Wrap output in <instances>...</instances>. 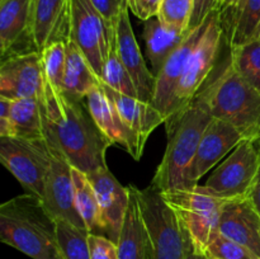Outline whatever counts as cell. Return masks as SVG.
I'll return each instance as SVG.
<instances>
[{"instance_id":"obj_9","label":"cell","mask_w":260,"mask_h":259,"mask_svg":"<svg viewBox=\"0 0 260 259\" xmlns=\"http://www.w3.org/2000/svg\"><path fill=\"white\" fill-rule=\"evenodd\" d=\"M0 161L14 175L25 192L42 200L50 165L45 137L41 140L0 137Z\"/></svg>"},{"instance_id":"obj_20","label":"cell","mask_w":260,"mask_h":259,"mask_svg":"<svg viewBox=\"0 0 260 259\" xmlns=\"http://www.w3.org/2000/svg\"><path fill=\"white\" fill-rule=\"evenodd\" d=\"M129 190V203L117 241L119 259H154L151 239L145 223L139 198V188L127 185Z\"/></svg>"},{"instance_id":"obj_4","label":"cell","mask_w":260,"mask_h":259,"mask_svg":"<svg viewBox=\"0 0 260 259\" xmlns=\"http://www.w3.org/2000/svg\"><path fill=\"white\" fill-rule=\"evenodd\" d=\"M197 95L213 118L234 124L246 139L260 140V93L236 73L230 60Z\"/></svg>"},{"instance_id":"obj_15","label":"cell","mask_w":260,"mask_h":259,"mask_svg":"<svg viewBox=\"0 0 260 259\" xmlns=\"http://www.w3.org/2000/svg\"><path fill=\"white\" fill-rule=\"evenodd\" d=\"M116 46L124 68L127 69L135 86H136L139 99L152 103L156 75L147 69L145 58L142 57L140 46L135 37L134 30H132L128 5L122 9L118 20H117Z\"/></svg>"},{"instance_id":"obj_17","label":"cell","mask_w":260,"mask_h":259,"mask_svg":"<svg viewBox=\"0 0 260 259\" xmlns=\"http://www.w3.org/2000/svg\"><path fill=\"white\" fill-rule=\"evenodd\" d=\"M71 0H33L30 40L42 51L53 42L70 40Z\"/></svg>"},{"instance_id":"obj_16","label":"cell","mask_w":260,"mask_h":259,"mask_svg":"<svg viewBox=\"0 0 260 259\" xmlns=\"http://www.w3.org/2000/svg\"><path fill=\"white\" fill-rule=\"evenodd\" d=\"M85 104L96 126L112 144L123 146L135 160L141 159L146 142L122 121L117 109L104 93L102 84L86 95Z\"/></svg>"},{"instance_id":"obj_36","label":"cell","mask_w":260,"mask_h":259,"mask_svg":"<svg viewBox=\"0 0 260 259\" xmlns=\"http://www.w3.org/2000/svg\"><path fill=\"white\" fill-rule=\"evenodd\" d=\"M99 14L108 23L116 25L122 9L128 5L127 0H90Z\"/></svg>"},{"instance_id":"obj_11","label":"cell","mask_w":260,"mask_h":259,"mask_svg":"<svg viewBox=\"0 0 260 259\" xmlns=\"http://www.w3.org/2000/svg\"><path fill=\"white\" fill-rule=\"evenodd\" d=\"M258 169V140L245 139L213 170L203 187L222 198L248 196Z\"/></svg>"},{"instance_id":"obj_23","label":"cell","mask_w":260,"mask_h":259,"mask_svg":"<svg viewBox=\"0 0 260 259\" xmlns=\"http://www.w3.org/2000/svg\"><path fill=\"white\" fill-rule=\"evenodd\" d=\"M102 80L94 73L80 48L71 40L66 42V66L62 91L74 101H85L86 95L99 86Z\"/></svg>"},{"instance_id":"obj_28","label":"cell","mask_w":260,"mask_h":259,"mask_svg":"<svg viewBox=\"0 0 260 259\" xmlns=\"http://www.w3.org/2000/svg\"><path fill=\"white\" fill-rule=\"evenodd\" d=\"M230 61L236 73L260 93V38L231 47Z\"/></svg>"},{"instance_id":"obj_29","label":"cell","mask_w":260,"mask_h":259,"mask_svg":"<svg viewBox=\"0 0 260 259\" xmlns=\"http://www.w3.org/2000/svg\"><path fill=\"white\" fill-rule=\"evenodd\" d=\"M57 222V239L63 259H90L89 231L65 220Z\"/></svg>"},{"instance_id":"obj_12","label":"cell","mask_w":260,"mask_h":259,"mask_svg":"<svg viewBox=\"0 0 260 259\" xmlns=\"http://www.w3.org/2000/svg\"><path fill=\"white\" fill-rule=\"evenodd\" d=\"M45 86L42 55L40 51L10 53L0 66V96L40 99Z\"/></svg>"},{"instance_id":"obj_42","label":"cell","mask_w":260,"mask_h":259,"mask_svg":"<svg viewBox=\"0 0 260 259\" xmlns=\"http://www.w3.org/2000/svg\"><path fill=\"white\" fill-rule=\"evenodd\" d=\"M258 38H260V33H259V37Z\"/></svg>"},{"instance_id":"obj_38","label":"cell","mask_w":260,"mask_h":259,"mask_svg":"<svg viewBox=\"0 0 260 259\" xmlns=\"http://www.w3.org/2000/svg\"><path fill=\"white\" fill-rule=\"evenodd\" d=\"M258 145H259V169H258V173H256V177L255 179H254V183L253 185H251V189L250 192H249L248 197L250 198L254 207L256 208V211H258L260 215V140H258Z\"/></svg>"},{"instance_id":"obj_3","label":"cell","mask_w":260,"mask_h":259,"mask_svg":"<svg viewBox=\"0 0 260 259\" xmlns=\"http://www.w3.org/2000/svg\"><path fill=\"white\" fill-rule=\"evenodd\" d=\"M212 119L205 103L196 95L189 104L165 121L167 150L151 185L160 192L190 189V168L201 139Z\"/></svg>"},{"instance_id":"obj_1","label":"cell","mask_w":260,"mask_h":259,"mask_svg":"<svg viewBox=\"0 0 260 259\" xmlns=\"http://www.w3.org/2000/svg\"><path fill=\"white\" fill-rule=\"evenodd\" d=\"M43 127L52 135L73 168L85 174L107 168L106 152L112 142L91 117L85 101H74L45 79L40 96Z\"/></svg>"},{"instance_id":"obj_2","label":"cell","mask_w":260,"mask_h":259,"mask_svg":"<svg viewBox=\"0 0 260 259\" xmlns=\"http://www.w3.org/2000/svg\"><path fill=\"white\" fill-rule=\"evenodd\" d=\"M0 239L32 259H63L57 222L37 196H17L0 206Z\"/></svg>"},{"instance_id":"obj_13","label":"cell","mask_w":260,"mask_h":259,"mask_svg":"<svg viewBox=\"0 0 260 259\" xmlns=\"http://www.w3.org/2000/svg\"><path fill=\"white\" fill-rule=\"evenodd\" d=\"M86 175L95 190L102 235L117 244L128 208V187H123L109 172L108 167L101 168Z\"/></svg>"},{"instance_id":"obj_10","label":"cell","mask_w":260,"mask_h":259,"mask_svg":"<svg viewBox=\"0 0 260 259\" xmlns=\"http://www.w3.org/2000/svg\"><path fill=\"white\" fill-rule=\"evenodd\" d=\"M46 144L50 154V165L46 175L45 196L42 201L48 212L56 220H65L78 228L86 229L85 223L79 216L74 197V182L71 170L73 165L58 146L52 135L43 127Z\"/></svg>"},{"instance_id":"obj_21","label":"cell","mask_w":260,"mask_h":259,"mask_svg":"<svg viewBox=\"0 0 260 259\" xmlns=\"http://www.w3.org/2000/svg\"><path fill=\"white\" fill-rule=\"evenodd\" d=\"M102 88L117 109L122 121L145 142L156 127L165 123L164 116L152 103L118 93L104 83H102Z\"/></svg>"},{"instance_id":"obj_33","label":"cell","mask_w":260,"mask_h":259,"mask_svg":"<svg viewBox=\"0 0 260 259\" xmlns=\"http://www.w3.org/2000/svg\"><path fill=\"white\" fill-rule=\"evenodd\" d=\"M206 256L217 259H259L248 248L226 238L218 231L210 240L206 250Z\"/></svg>"},{"instance_id":"obj_18","label":"cell","mask_w":260,"mask_h":259,"mask_svg":"<svg viewBox=\"0 0 260 259\" xmlns=\"http://www.w3.org/2000/svg\"><path fill=\"white\" fill-rule=\"evenodd\" d=\"M218 233L260 258V215L248 196L226 201L221 211Z\"/></svg>"},{"instance_id":"obj_37","label":"cell","mask_w":260,"mask_h":259,"mask_svg":"<svg viewBox=\"0 0 260 259\" xmlns=\"http://www.w3.org/2000/svg\"><path fill=\"white\" fill-rule=\"evenodd\" d=\"M127 2H128L129 10L139 19L145 22L150 18L156 17L161 0H127Z\"/></svg>"},{"instance_id":"obj_7","label":"cell","mask_w":260,"mask_h":259,"mask_svg":"<svg viewBox=\"0 0 260 259\" xmlns=\"http://www.w3.org/2000/svg\"><path fill=\"white\" fill-rule=\"evenodd\" d=\"M222 15V10L218 9L206 20L205 29L188 58L175 93L172 116L189 104L210 80L225 36Z\"/></svg>"},{"instance_id":"obj_19","label":"cell","mask_w":260,"mask_h":259,"mask_svg":"<svg viewBox=\"0 0 260 259\" xmlns=\"http://www.w3.org/2000/svg\"><path fill=\"white\" fill-rule=\"evenodd\" d=\"M205 23L201 27L188 33L187 38L178 46L177 50L169 56V58L165 61L162 68L156 74V84H155L152 104L155 106V108L161 112L165 121L172 116L175 93H177L180 79L184 73L188 58L205 29Z\"/></svg>"},{"instance_id":"obj_35","label":"cell","mask_w":260,"mask_h":259,"mask_svg":"<svg viewBox=\"0 0 260 259\" xmlns=\"http://www.w3.org/2000/svg\"><path fill=\"white\" fill-rule=\"evenodd\" d=\"M221 0H194L188 32L201 27L213 12L220 9Z\"/></svg>"},{"instance_id":"obj_24","label":"cell","mask_w":260,"mask_h":259,"mask_svg":"<svg viewBox=\"0 0 260 259\" xmlns=\"http://www.w3.org/2000/svg\"><path fill=\"white\" fill-rule=\"evenodd\" d=\"M188 33L189 32L167 27L157 17L145 20L144 38L146 43V53L155 75L159 73L169 56L177 50L178 46L187 38Z\"/></svg>"},{"instance_id":"obj_31","label":"cell","mask_w":260,"mask_h":259,"mask_svg":"<svg viewBox=\"0 0 260 259\" xmlns=\"http://www.w3.org/2000/svg\"><path fill=\"white\" fill-rule=\"evenodd\" d=\"M45 79L62 90L66 66V42H53L41 51Z\"/></svg>"},{"instance_id":"obj_27","label":"cell","mask_w":260,"mask_h":259,"mask_svg":"<svg viewBox=\"0 0 260 259\" xmlns=\"http://www.w3.org/2000/svg\"><path fill=\"white\" fill-rule=\"evenodd\" d=\"M230 46L244 45L256 40L260 33V0H241L238 8L231 10Z\"/></svg>"},{"instance_id":"obj_5","label":"cell","mask_w":260,"mask_h":259,"mask_svg":"<svg viewBox=\"0 0 260 259\" xmlns=\"http://www.w3.org/2000/svg\"><path fill=\"white\" fill-rule=\"evenodd\" d=\"M161 196L179 216L192 250L206 255L210 240L218 231L221 211L229 198L212 195L200 184L190 189L161 192Z\"/></svg>"},{"instance_id":"obj_6","label":"cell","mask_w":260,"mask_h":259,"mask_svg":"<svg viewBox=\"0 0 260 259\" xmlns=\"http://www.w3.org/2000/svg\"><path fill=\"white\" fill-rule=\"evenodd\" d=\"M139 198L154 259H188L190 241L179 216L168 205L161 192L150 184L139 189Z\"/></svg>"},{"instance_id":"obj_25","label":"cell","mask_w":260,"mask_h":259,"mask_svg":"<svg viewBox=\"0 0 260 259\" xmlns=\"http://www.w3.org/2000/svg\"><path fill=\"white\" fill-rule=\"evenodd\" d=\"M10 121L14 128V137L25 140L45 137L40 99H12Z\"/></svg>"},{"instance_id":"obj_32","label":"cell","mask_w":260,"mask_h":259,"mask_svg":"<svg viewBox=\"0 0 260 259\" xmlns=\"http://www.w3.org/2000/svg\"><path fill=\"white\" fill-rule=\"evenodd\" d=\"M194 0H161L156 17L167 27L188 32Z\"/></svg>"},{"instance_id":"obj_26","label":"cell","mask_w":260,"mask_h":259,"mask_svg":"<svg viewBox=\"0 0 260 259\" xmlns=\"http://www.w3.org/2000/svg\"><path fill=\"white\" fill-rule=\"evenodd\" d=\"M71 175L74 182L75 206L79 216L84 221L89 233L102 235L98 201L93 184L89 180L88 175L76 168H73Z\"/></svg>"},{"instance_id":"obj_8","label":"cell","mask_w":260,"mask_h":259,"mask_svg":"<svg viewBox=\"0 0 260 259\" xmlns=\"http://www.w3.org/2000/svg\"><path fill=\"white\" fill-rule=\"evenodd\" d=\"M70 40L102 80L109 51L116 45V25L99 14L90 0H71Z\"/></svg>"},{"instance_id":"obj_39","label":"cell","mask_w":260,"mask_h":259,"mask_svg":"<svg viewBox=\"0 0 260 259\" xmlns=\"http://www.w3.org/2000/svg\"><path fill=\"white\" fill-rule=\"evenodd\" d=\"M241 0H221L220 9L222 12H229V10H234L238 8V5L240 4Z\"/></svg>"},{"instance_id":"obj_43","label":"cell","mask_w":260,"mask_h":259,"mask_svg":"<svg viewBox=\"0 0 260 259\" xmlns=\"http://www.w3.org/2000/svg\"><path fill=\"white\" fill-rule=\"evenodd\" d=\"M259 259H260V258H259Z\"/></svg>"},{"instance_id":"obj_40","label":"cell","mask_w":260,"mask_h":259,"mask_svg":"<svg viewBox=\"0 0 260 259\" xmlns=\"http://www.w3.org/2000/svg\"><path fill=\"white\" fill-rule=\"evenodd\" d=\"M188 259H208V258L206 255H201V254L194 253V251L190 249L189 254H188Z\"/></svg>"},{"instance_id":"obj_14","label":"cell","mask_w":260,"mask_h":259,"mask_svg":"<svg viewBox=\"0 0 260 259\" xmlns=\"http://www.w3.org/2000/svg\"><path fill=\"white\" fill-rule=\"evenodd\" d=\"M246 137L234 124L213 118L206 128L189 172L190 188L198 185L201 178L210 172L223 156L235 149Z\"/></svg>"},{"instance_id":"obj_22","label":"cell","mask_w":260,"mask_h":259,"mask_svg":"<svg viewBox=\"0 0 260 259\" xmlns=\"http://www.w3.org/2000/svg\"><path fill=\"white\" fill-rule=\"evenodd\" d=\"M33 0H0V50L3 58L24 37L30 40ZM32 41V40H30Z\"/></svg>"},{"instance_id":"obj_30","label":"cell","mask_w":260,"mask_h":259,"mask_svg":"<svg viewBox=\"0 0 260 259\" xmlns=\"http://www.w3.org/2000/svg\"><path fill=\"white\" fill-rule=\"evenodd\" d=\"M102 83H104L118 93L124 94V95L139 98L136 86H135L128 71L124 68L123 62L119 57L116 45L109 51L108 58H107L106 65H104Z\"/></svg>"},{"instance_id":"obj_41","label":"cell","mask_w":260,"mask_h":259,"mask_svg":"<svg viewBox=\"0 0 260 259\" xmlns=\"http://www.w3.org/2000/svg\"><path fill=\"white\" fill-rule=\"evenodd\" d=\"M208 259H217V258H208Z\"/></svg>"},{"instance_id":"obj_34","label":"cell","mask_w":260,"mask_h":259,"mask_svg":"<svg viewBox=\"0 0 260 259\" xmlns=\"http://www.w3.org/2000/svg\"><path fill=\"white\" fill-rule=\"evenodd\" d=\"M90 259H119L117 244L104 235L89 234Z\"/></svg>"}]
</instances>
